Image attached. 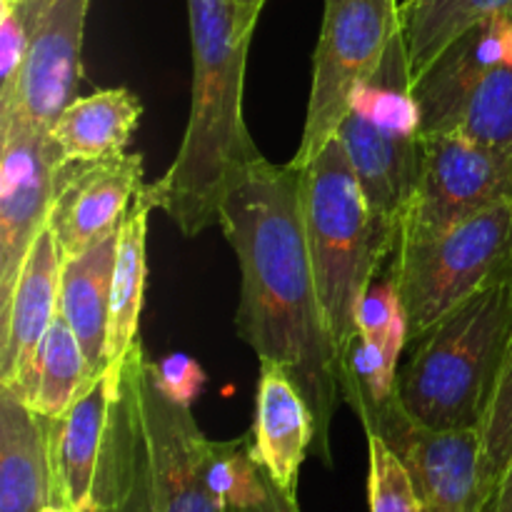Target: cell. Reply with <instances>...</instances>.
<instances>
[{"label": "cell", "mask_w": 512, "mask_h": 512, "mask_svg": "<svg viewBox=\"0 0 512 512\" xmlns=\"http://www.w3.org/2000/svg\"><path fill=\"white\" fill-rule=\"evenodd\" d=\"M218 225L240 265L238 338L258 360L288 370L315 413V455L333 465L330 423L343 403L340 360L310 263L300 170L265 155L245 163L225 188Z\"/></svg>", "instance_id": "1"}, {"label": "cell", "mask_w": 512, "mask_h": 512, "mask_svg": "<svg viewBox=\"0 0 512 512\" xmlns=\"http://www.w3.org/2000/svg\"><path fill=\"white\" fill-rule=\"evenodd\" d=\"M193 45V100L183 140L168 173L148 185L165 210L193 238L218 225L230 178L260 153L243 115L248 45L233 0H188Z\"/></svg>", "instance_id": "2"}, {"label": "cell", "mask_w": 512, "mask_h": 512, "mask_svg": "<svg viewBox=\"0 0 512 512\" xmlns=\"http://www.w3.org/2000/svg\"><path fill=\"white\" fill-rule=\"evenodd\" d=\"M510 343L512 265L415 340L398 368L400 405L428 428H480Z\"/></svg>", "instance_id": "3"}, {"label": "cell", "mask_w": 512, "mask_h": 512, "mask_svg": "<svg viewBox=\"0 0 512 512\" xmlns=\"http://www.w3.org/2000/svg\"><path fill=\"white\" fill-rule=\"evenodd\" d=\"M298 170L310 263L343 373L358 335L360 303L388 263L390 248L338 135Z\"/></svg>", "instance_id": "4"}, {"label": "cell", "mask_w": 512, "mask_h": 512, "mask_svg": "<svg viewBox=\"0 0 512 512\" xmlns=\"http://www.w3.org/2000/svg\"><path fill=\"white\" fill-rule=\"evenodd\" d=\"M338 138L343 140L375 223L393 253L398 220L413 198L423 163L420 113L413 98L403 28L373 78L355 93Z\"/></svg>", "instance_id": "5"}, {"label": "cell", "mask_w": 512, "mask_h": 512, "mask_svg": "<svg viewBox=\"0 0 512 512\" xmlns=\"http://www.w3.org/2000/svg\"><path fill=\"white\" fill-rule=\"evenodd\" d=\"M512 265V198L440 235L398 243L385 273L408 313V345Z\"/></svg>", "instance_id": "6"}, {"label": "cell", "mask_w": 512, "mask_h": 512, "mask_svg": "<svg viewBox=\"0 0 512 512\" xmlns=\"http://www.w3.org/2000/svg\"><path fill=\"white\" fill-rule=\"evenodd\" d=\"M400 28L398 0H325L303 138L290 160L295 168L338 135L355 93L380 68Z\"/></svg>", "instance_id": "7"}, {"label": "cell", "mask_w": 512, "mask_h": 512, "mask_svg": "<svg viewBox=\"0 0 512 512\" xmlns=\"http://www.w3.org/2000/svg\"><path fill=\"white\" fill-rule=\"evenodd\" d=\"M420 145V178L398 220L395 245L445 233L512 198V150L488 148L463 135H423Z\"/></svg>", "instance_id": "8"}, {"label": "cell", "mask_w": 512, "mask_h": 512, "mask_svg": "<svg viewBox=\"0 0 512 512\" xmlns=\"http://www.w3.org/2000/svg\"><path fill=\"white\" fill-rule=\"evenodd\" d=\"M133 390L155 512H230L208 480V443L190 405L173 403L150 375L143 343L133 348Z\"/></svg>", "instance_id": "9"}, {"label": "cell", "mask_w": 512, "mask_h": 512, "mask_svg": "<svg viewBox=\"0 0 512 512\" xmlns=\"http://www.w3.org/2000/svg\"><path fill=\"white\" fill-rule=\"evenodd\" d=\"M365 435H378L403 460L428 512H480V443L478 428L435 430L418 423L400 405L388 403L355 410Z\"/></svg>", "instance_id": "10"}, {"label": "cell", "mask_w": 512, "mask_h": 512, "mask_svg": "<svg viewBox=\"0 0 512 512\" xmlns=\"http://www.w3.org/2000/svg\"><path fill=\"white\" fill-rule=\"evenodd\" d=\"M63 150L18 113H0V310L10 303L25 258L48 225Z\"/></svg>", "instance_id": "11"}, {"label": "cell", "mask_w": 512, "mask_h": 512, "mask_svg": "<svg viewBox=\"0 0 512 512\" xmlns=\"http://www.w3.org/2000/svg\"><path fill=\"white\" fill-rule=\"evenodd\" d=\"M143 188V155L138 153L108 160H63L55 173L48 215V228L63 258L85 253L118 233Z\"/></svg>", "instance_id": "12"}, {"label": "cell", "mask_w": 512, "mask_h": 512, "mask_svg": "<svg viewBox=\"0 0 512 512\" xmlns=\"http://www.w3.org/2000/svg\"><path fill=\"white\" fill-rule=\"evenodd\" d=\"M88 8L90 0H55L50 5L18 75L0 90V113H18L38 130H53L75 100Z\"/></svg>", "instance_id": "13"}, {"label": "cell", "mask_w": 512, "mask_h": 512, "mask_svg": "<svg viewBox=\"0 0 512 512\" xmlns=\"http://www.w3.org/2000/svg\"><path fill=\"white\" fill-rule=\"evenodd\" d=\"M123 385L125 360L108 365L93 378L63 418H50L60 508L93 510L95 485L108 453Z\"/></svg>", "instance_id": "14"}, {"label": "cell", "mask_w": 512, "mask_h": 512, "mask_svg": "<svg viewBox=\"0 0 512 512\" xmlns=\"http://www.w3.org/2000/svg\"><path fill=\"white\" fill-rule=\"evenodd\" d=\"M63 253L45 225L25 258L10 303L0 310V385L23 395L35 355L60 313Z\"/></svg>", "instance_id": "15"}, {"label": "cell", "mask_w": 512, "mask_h": 512, "mask_svg": "<svg viewBox=\"0 0 512 512\" xmlns=\"http://www.w3.org/2000/svg\"><path fill=\"white\" fill-rule=\"evenodd\" d=\"M408 313L385 270L365 293L358 310V335L340 373L343 403L358 410L395 398L400 353L408 345Z\"/></svg>", "instance_id": "16"}, {"label": "cell", "mask_w": 512, "mask_h": 512, "mask_svg": "<svg viewBox=\"0 0 512 512\" xmlns=\"http://www.w3.org/2000/svg\"><path fill=\"white\" fill-rule=\"evenodd\" d=\"M512 38V15L488 18L455 38L423 73L413 78V98L423 135H453L460 113L485 70Z\"/></svg>", "instance_id": "17"}, {"label": "cell", "mask_w": 512, "mask_h": 512, "mask_svg": "<svg viewBox=\"0 0 512 512\" xmlns=\"http://www.w3.org/2000/svg\"><path fill=\"white\" fill-rule=\"evenodd\" d=\"M318 438L315 413L288 370L273 360H260L255 388L253 458L275 485L298 495L300 468Z\"/></svg>", "instance_id": "18"}, {"label": "cell", "mask_w": 512, "mask_h": 512, "mask_svg": "<svg viewBox=\"0 0 512 512\" xmlns=\"http://www.w3.org/2000/svg\"><path fill=\"white\" fill-rule=\"evenodd\" d=\"M60 505L50 418L0 385V512H43Z\"/></svg>", "instance_id": "19"}, {"label": "cell", "mask_w": 512, "mask_h": 512, "mask_svg": "<svg viewBox=\"0 0 512 512\" xmlns=\"http://www.w3.org/2000/svg\"><path fill=\"white\" fill-rule=\"evenodd\" d=\"M118 233L108 235L85 253L63 260L60 273V315L83 345L90 370L98 378L108 368L110 295H113Z\"/></svg>", "instance_id": "20"}, {"label": "cell", "mask_w": 512, "mask_h": 512, "mask_svg": "<svg viewBox=\"0 0 512 512\" xmlns=\"http://www.w3.org/2000/svg\"><path fill=\"white\" fill-rule=\"evenodd\" d=\"M143 105L128 88L98 90L75 98L50 135L63 150L65 160H108L125 155Z\"/></svg>", "instance_id": "21"}, {"label": "cell", "mask_w": 512, "mask_h": 512, "mask_svg": "<svg viewBox=\"0 0 512 512\" xmlns=\"http://www.w3.org/2000/svg\"><path fill=\"white\" fill-rule=\"evenodd\" d=\"M155 210L148 185L135 195L128 215L118 230V250H115L113 295H110V325H108V365L123 363L133 353L138 340L140 310H143L145 275H148V218Z\"/></svg>", "instance_id": "22"}, {"label": "cell", "mask_w": 512, "mask_h": 512, "mask_svg": "<svg viewBox=\"0 0 512 512\" xmlns=\"http://www.w3.org/2000/svg\"><path fill=\"white\" fill-rule=\"evenodd\" d=\"M500 15H512V0H403L400 23L413 78L465 30Z\"/></svg>", "instance_id": "23"}, {"label": "cell", "mask_w": 512, "mask_h": 512, "mask_svg": "<svg viewBox=\"0 0 512 512\" xmlns=\"http://www.w3.org/2000/svg\"><path fill=\"white\" fill-rule=\"evenodd\" d=\"M93 378L83 345L68 320L58 313L40 343L33 373L20 398L45 418H63Z\"/></svg>", "instance_id": "24"}, {"label": "cell", "mask_w": 512, "mask_h": 512, "mask_svg": "<svg viewBox=\"0 0 512 512\" xmlns=\"http://www.w3.org/2000/svg\"><path fill=\"white\" fill-rule=\"evenodd\" d=\"M453 135L512 150V38L473 88Z\"/></svg>", "instance_id": "25"}, {"label": "cell", "mask_w": 512, "mask_h": 512, "mask_svg": "<svg viewBox=\"0 0 512 512\" xmlns=\"http://www.w3.org/2000/svg\"><path fill=\"white\" fill-rule=\"evenodd\" d=\"M480 512L488 510L505 470L512 463V343L500 365L498 380L490 393L480 423Z\"/></svg>", "instance_id": "26"}, {"label": "cell", "mask_w": 512, "mask_h": 512, "mask_svg": "<svg viewBox=\"0 0 512 512\" xmlns=\"http://www.w3.org/2000/svg\"><path fill=\"white\" fill-rule=\"evenodd\" d=\"M370 512H428L403 460L378 435H368Z\"/></svg>", "instance_id": "27"}, {"label": "cell", "mask_w": 512, "mask_h": 512, "mask_svg": "<svg viewBox=\"0 0 512 512\" xmlns=\"http://www.w3.org/2000/svg\"><path fill=\"white\" fill-rule=\"evenodd\" d=\"M53 3L55 0H0V90L15 80Z\"/></svg>", "instance_id": "28"}, {"label": "cell", "mask_w": 512, "mask_h": 512, "mask_svg": "<svg viewBox=\"0 0 512 512\" xmlns=\"http://www.w3.org/2000/svg\"><path fill=\"white\" fill-rule=\"evenodd\" d=\"M148 368L155 385L173 403L193 405L205 385V370L200 368L198 360L185 353H170L163 360H148Z\"/></svg>", "instance_id": "29"}, {"label": "cell", "mask_w": 512, "mask_h": 512, "mask_svg": "<svg viewBox=\"0 0 512 512\" xmlns=\"http://www.w3.org/2000/svg\"><path fill=\"white\" fill-rule=\"evenodd\" d=\"M93 512H155L153 495H150V475L145 448L135 458L133 468L113 485L95 498Z\"/></svg>", "instance_id": "30"}, {"label": "cell", "mask_w": 512, "mask_h": 512, "mask_svg": "<svg viewBox=\"0 0 512 512\" xmlns=\"http://www.w3.org/2000/svg\"><path fill=\"white\" fill-rule=\"evenodd\" d=\"M230 512H300V505L295 495L285 493V490L280 488V485H275L273 478L265 473L263 483L255 490L253 498L230 508Z\"/></svg>", "instance_id": "31"}, {"label": "cell", "mask_w": 512, "mask_h": 512, "mask_svg": "<svg viewBox=\"0 0 512 512\" xmlns=\"http://www.w3.org/2000/svg\"><path fill=\"white\" fill-rule=\"evenodd\" d=\"M485 512H512V463L505 470L503 480H500L498 490H495L493 500H490Z\"/></svg>", "instance_id": "32"}, {"label": "cell", "mask_w": 512, "mask_h": 512, "mask_svg": "<svg viewBox=\"0 0 512 512\" xmlns=\"http://www.w3.org/2000/svg\"><path fill=\"white\" fill-rule=\"evenodd\" d=\"M235 8H238V15H240V23H243V28L248 30L250 35L255 33V25H258V18L260 13H263L265 3L268 0H233Z\"/></svg>", "instance_id": "33"}, {"label": "cell", "mask_w": 512, "mask_h": 512, "mask_svg": "<svg viewBox=\"0 0 512 512\" xmlns=\"http://www.w3.org/2000/svg\"><path fill=\"white\" fill-rule=\"evenodd\" d=\"M43 512H73L70 508H60V505H53V508H48V510H43Z\"/></svg>", "instance_id": "34"}]
</instances>
